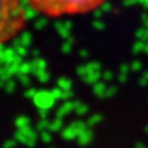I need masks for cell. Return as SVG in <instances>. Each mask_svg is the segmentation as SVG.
Masks as SVG:
<instances>
[{"label":"cell","instance_id":"cell-2","mask_svg":"<svg viewBox=\"0 0 148 148\" xmlns=\"http://www.w3.org/2000/svg\"><path fill=\"white\" fill-rule=\"evenodd\" d=\"M25 25L24 0H0V46L15 38Z\"/></svg>","mask_w":148,"mask_h":148},{"label":"cell","instance_id":"cell-1","mask_svg":"<svg viewBox=\"0 0 148 148\" xmlns=\"http://www.w3.org/2000/svg\"><path fill=\"white\" fill-rule=\"evenodd\" d=\"M36 12L48 17L83 15L99 9L106 0H25Z\"/></svg>","mask_w":148,"mask_h":148}]
</instances>
